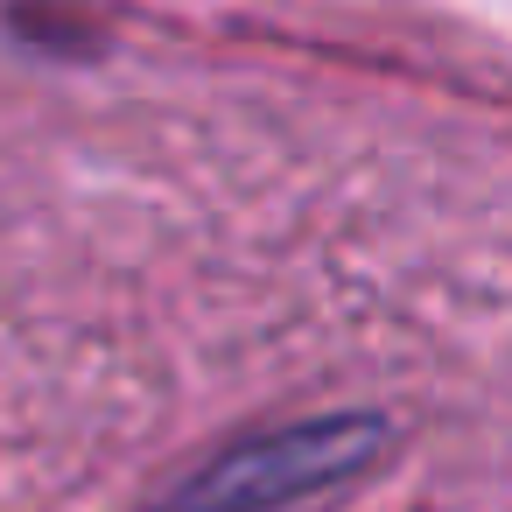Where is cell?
<instances>
[{
    "label": "cell",
    "instance_id": "1",
    "mask_svg": "<svg viewBox=\"0 0 512 512\" xmlns=\"http://www.w3.org/2000/svg\"><path fill=\"white\" fill-rule=\"evenodd\" d=\"M379 456H386L379 414H309V421L218 449L155 512H295V505L365 477Z\"/></svg>",
    "mask_w": 512,
    "mask_h": 512
}]
</instances>
